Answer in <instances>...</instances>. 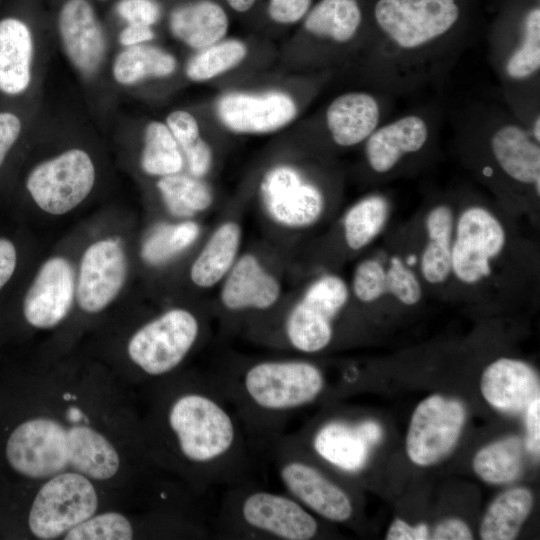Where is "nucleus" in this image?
<instances>
[{
  "instance_id": "nucleus-1",
  "label": "nucleus",
  "mask_w": 540,
  "mask_h": 540,
  "mask_svg": "<svg viewBox=\"0 0 540 540\" xmlns=\"http://www.w3.org/2000/svg\"><path fill=\"white\" fill-rule=\"evenodd\" d=\"M131 387L104 363L50 360L0 374V485L74 471L141 504L161 477Z\"/></svg>"
},
{
  "instance_id": "nucleus-2",
  "label": "nucleus",
  "mask_w": 540,
  "mask_h": 540,
  "mask_svg": "<svg viewBox=\"0 0 540 540\" xmlns=\"http://www.w3.org/2000/svg\"><path fill=\"white\" fill-rule=\"evenodd\" d=\"M145 387L141 440L154 470L195 496L245 480L249 440L212 376L181 370Z\"/></svg>"
},
{
  "instance_id": "nucleus-3",
  "label": "nucleus",
  "mask_w": 540,
  "mask_h": 540,
  "mask_svg": "<svg viewBox=\"0 0 540 540\" xmlns=\"http://www.w3.org/2000/svg\"><path fill=\"white\" fill-rule=\"evenodd\" d=\"M484 0H370L357 52L371 90L393 97L439 87L483 26Z\"/></svg>"
},
{
  "instance_id": "nucleus-4",
  "label": "nucleus",
  "mask_w": 540,
  "mask_h": 540,
  "mask_svg": "<svg viewBox=\"0 0 540 540\" xmlns=\"http://www.w3.org/2000/svg\"><path fill=\"white\" fill-rule=\"evenodd\" d=\"M235 410L251 442L269 448L296 412L326 388L317 363L298 357L241 360L212 376Z\"/></svg>"
},
{
  "instance_id": "nucleus-5",
  "label": "nucleus",
  "mask_w": 540,
  "mask_h": 540,
  "mask_svg": "<svg viewBox=\"0 0 540 540\" xmlns=\"http://www.w3.org/2000/svg\"><path fill=\"white\" fill-rule=\"evenodd\" d=\"M133 506L123 494L74 471L25 485H0V539L62 540L98 512Z\"/></svg>"
},
{
  "instance_id": "nucleus-6",
  "label": "nucleus",
  "mask_w": 540,
  "mask_h": 540,
  "mask_svg": "<svg viewBox=\"0 0 540 540\" xmlns=\"http://www.w3.org/2000/svg\"><path fill=\"white\" fill-rule=\"evenodd\" d=\"M453 120L465 163L501 193L540 196V142L503 104L475 101Z\"/></svg>"
},
{
  "instance_id": "nucleus-7",
  "label": "nucleus",
  "mask_w": 540,
  "mask_h": 540,
  "mask_svg": "<svg viewBox=\"0 0 540 540\" xmlns=\"http://www.w3.org/2000/svg\"><path fill=\"white\" fill-rule=\"evenodd\" d=\"M486 39L503 104L540 142V0H500Z\"/></svg>"
},
{
  "instance_id": "nucleus-8",
  "label": "nucleus",
  "mask_w": 540,
  "mask_h": 540,
  "mask_svg": "<svg viewBox=\"0 0 540 540\" xmlns=\"http://www.w3.org/2000/svg\"><path fill=\"white\" fill-rule=\"evenodd\" d=\"M206 328L197 311L183 306L167 308L129 331L120 357L107 367L131 388L148 386L183 370Z\"/></svg>"
},
{
  "instance_id": "nucleus-9",
  "label": "nucleus",
  "mask_w": 540,
  "mask_h": 540,
  "mask_svg": "<svg viewBox=\"0 0 540 540\" xmlns=\"http://www.w3.org/2000/svg\"><path fill=\"white\" fill-rule=\"evenodd\" d=\"M214 522L224 539L312 540L320 536L319 519L292 496L246 483L228 485Z\"/></svg>"
},
{
  "instance_id": "nucleus-10",
  "label": "nucleus",
  "mask_w": 540,
  "mask_h": 540,
  "mask_svg": "<svg viewBox=\"0 0 540 540\" xmlns=\"http://www.w3.org/2000/svg\"><path fill=\"white\" fill-rule=\"evenodd\" d=\"M350 297V287L338 274L315 277L278 320L255 329L254 336L304 355L320 353L332 344L335 324Z\"/></svg>"
},
{
  "instance_id": "nucleus-11",
  "label": "nucleus",
  "mask_w": 540,
  "mask_h": 540,
  "mask_svg": "<svg viewBox=\"0 0 540 540\" xmlns=\"http://www.w3.org/2000/svg\"><path fill=\"white\" fill-rule=\"evenodd\" d=\"M210 535L193 502H167L98 512L62 540L203 539Z\"/></svg>"
},
{
  "instance_id": "nucleus-12",
  "label": "nucleus",
  "mask_w": 540,
  "mask_h": 540,
  "mask_svg": "<svg viewBox=\"0 0 540 540\" xmlns=\"http://www.w3.org/2000/svg\"><path fill=\"white\" fill-rule=\"evenodd\" d=\"M48 37L29 17L9 12L0 17V104L36 106L51 57Z\"/></svg>"
},
{
  "instance_id": "nucleus-13",
  "label": "nucleus",
  "mask_w": 540,
  "mask_h": 540,
  "mask_svg": "<svg viewBox=\"0 0 540 540\" xmlns=\"http://www.w3.org/2000/svg\"><path fill=\"white\" fill-rule=\"evenodd\" d=\"M269 450L287 494L325 521L343 524L353 520L356 507L352 495L291 435L280 436Z\"/></svg>"
},
{
  "instance_id": "nucleus-14",
  "label": "nucleus",
  "mask_w": 540,
  "mask_h": 540,
  "mask_svg": "<svg viewBox=\"0 0 540 540\" xmlns=\"http://www.w3.org/2000/svg\"><path fill=\"white\" fill-rule=\"evenodd\" d=\"M441 120L438 103L417 106L385 120L362 144L368 171L384 179L424 159L436 146Z\"/></svg>"
},
{
  "instance_id": "nucleus-15",
  "label": "nucleus",
  "mask_w": 540,
  "mask_h": 540,
  "mask_svg": "<svg viewBox=\"0 0 540 540\" xmlns=\"http://www.w3.org/2000/svg\"><path fill=\"white\" fill-rule=\"evenodd\" d=\"M97 177L93 154L75 144L34 163L26 172L23 185L39 209L51 215H63L91 195Z\"/></svg>"
},
{
  "instance_id": "nucleus-16",
  "label": "nucleus",
  "mask_w": 540,
  "mask_h": 540,
  "mask_svg": "<svg viewBox=\"0 0 540 540\" xmlns=\"http://www.w3.org/2000/svg\"><path fill=\"white\" fill-rule=\"evenodd\" d=\"M258 192L263 213L282 229L310 228L326 209V195L321 185L290 164L268 169Z\"/></svg>"
},
{
  "instance_id": "nucleus-17",
  "label": "nucleus",
  "mask_w": 540,
  "mask_h": 540,
  "mask_svg": "<svg viewBox=\"0 0 540 540\" xmlns=\"http://www.w3.org/2000/svg\"><path fill=\"white\" fill-rule=\"evenodd\" d=\"M506 240L503 224L490 209L466 206L455 219L451 275L470 286L489 278Z\"/></svg>"
},
{
  "instance_id": "nucleus-18",
  "label": "nucleus",
  "mask_w": 540,
  "mask_h": 540,
  "mask_svg": "<svg viewBox=\"0 0 540 540\" xmlns=\"http://www.w3.org/2000/svg\"><path fill=\"white\" fill-rule=\"evenodd\" d=\"M466 419L463 404L439 394L423 399L414 409L406 436V453L417 466L445 458L456 446Z\"/></svg>"
},
{
  "instance_id": "nucleus-19",
  "label": "nucleus",
  "mask_w": 540,
  "mask_h": 540,
  "mask_svg": "<svg viewBox=\"0 0 540 540\" xmlns=\"http://www.w3.org/2000/svg\"><path fill=\"white\" fill-rule=\"evenodd\" d=\"M76 295V278L71 263L53 256L39 267L21 304V318L27 328L51 331L69 319Z\"/></svg>"
},
{
  "instance_id": "nucleus-20",
  "label": "nucleus",
  "mask_w": 540,
  "mask_h": 540,
  "mask_svg": "<svg viewBox=\"0 0 540 540\" xmlns=\"http://www.w3.org/2000/svg\"><path fill=\"white\" fill-rule=\"evenodd\" d=\"M127 277V258L114 239H100L83 252L76 278L75 300L82 314H102L118 297Z\"/></svg>"
},
{
  "instance_id": "nucleus-21",
  "label": "nucleus",
  "mask_w": 540,
  "mask_h": 540,
  "mask_svg": "<svg viewBox=\"0 0 540 540\" xmlns=\"http://www.w3.org/2000/svg\"><path fill=\"white\" fill-rule=\"evenodd\" d=\"M393 96L375 90H355L336 96L325 108L322 126L326 139L338 149L362 145L389 118Z\"/></svg>"
},
{
  "instance_id": "nucleus-22",
  "label": "nucleus",
  "mask_w": 540,
  "mask_h": 540,
  "mask_svg": "<svg viewBox=\"0 0 540 540\" xmlns=\"http://www.w3.org/2000/svg\"><path fill=\"white\" fill-rule=\"evenodd\" d=\"M219 303L225 315L236 319L259 316L273 310L282 285L254 253H242L221 281Z\"/></svg>"
},
{
  "instance_id": "nucleus-23",
  "label": "nucleus",
  "mask_w": 540,
  "mask_h": 540,
  "mask_svg": "<svg viewBox=\"0 0 540 540\" xmlns=\"http://www.w3.org/2000/svg\"><path fill=\"white\" fill-rule=\"evenodd\" d=\"M215 111L229 131L259 135L278 131L291 123L297 116L298 105L283 91L231 92L217 100Z\"/></svg>"
},
{
  "instance_id": "nucleus-24",
  "label": "nucleus",
  "mask_w": 540,
  "mask_h": 540,
  "mask_svg": "<svg viewBox=\"0 0 540 540\" xmlns=\"http://www.w3.org/2000/svg\"><path fill=\"white\" fill-rule=\"evenodd\" d=\"M370 0H319L304 17L306 34L324 49L328 56L344 51L357 52L369 19Z\"/></svg>"
},
{
  "instance_id": "nucleus-25",
  "label": "nucleus",
  "mask_w": 540,
  "mask_h": 540,
  "mask_svg": "<svg viewBox=\"0 0 540 540\" xmlns=\"http://www.w3.org/2000/svg\"><path fill=\"white\" fill-rule=\"evenodd\" d=\"M480 389L494 409L515 414L525 411L540 396L539 376L528 363L514 358H499L483 371Z\"/></svg>"
},
{
  "instance_id": "nucleus-26",
  "label": "nucleus",
  "mask_w": 540,
  "mask_h": 540,
  "mask_svg": "<svg viewBox=\"0 0 540 540\" xmlns=\"http://www.w3.org/2000/svg\"><path fill=\"white\" fill-rule=\"evenodd\" d=\"M178 70V59L170 51L153 43L113 52L108 77L116 95L135 92L148 82L171 78Z\"/></svg>"
},
{
  "instance_id": "nucleus-27",
  "label": "nucleus",
  "mask_w": 540,
  "mask_h": 540,
  "mask_svg": "<svg viewBox=\"0 0 540 540\" xmlns=\"http://www.w3.org/2000/svg\"><path fill=\"white\" fill-rule=\"evenodd\" d=\"M241 243L242 228L237 221L217 225L190 266L191 282L201 289L219 285L241 254Z\"/></svg>"
},
{
  "instance_id": "nucleus-28",
  "label": "nucleus",
  "mask_w": 540,
  "mask_h": 540,
  "mask_svg": "<svg viewBox=\"0 0 540 540\" xmlns=\"http://www.w3.org/2000/svg\"><path fill=\"white\" fill-rule=\"evenodd\" d=\"M168 26L176 40L198 51L225 37L229 19L216 2L198 0L174 8L169 15Z\"/></svg>"
},
{
  "instance_id": "nucleus-29",
  "label": "nucleus",
  "mask_w": 540,
  "mask_h": 540,
  "mask_svg": "<svg viewBox=\"0 0 540 540\" xmlns=\"http://www.w3.org/2000/svg\"><path fill=\"white\" fill-rule=\"evenodd\" d=\"M456 216L448 203L431 207L425 218L427 240L420 256V272L430 285H441L451 275Z\"/></svg>"
},
{
  "instance_id": "nucleus-30",
  "label": "nucleus",
  "mask_w": 540,
  "mask_h": 540,
  "mask_svg": "<svg viewBox=\"0 0 540 540\" xmlns=\"http://www.w3.org/2000/svg\"><path fill=\"white\" fill-rule=\"evenodd\" d=\"M534 497L525 487L501 493L484 514L479 534L483 540H512L519 534L532 510Z\"/></svg>"
},
{
  "instance_id": "nucleus-31",
  "label": "nucleus",
  "mask_w": 540,
  "mask_h": 540,
  "mask_svg": "<svg viewBox=\"0 0 540 540\" xmlns=\"http://www.w3.org/2000/svg\"><path fill=\"white\" fill-rule=\"evenodd\" d=\"M139 167L145 175L157 179L183 172V153L164 121L152 119L143 125Z\"/></svg>"
},
{
  "instance_id": "nucleus-32",
  "label": "nucleus",
  "mask_w": 540,
  "mask_h": 540,
  "mask_svg": "<svg viewBox=\"0 0 540 540\" xmlns=\"http://www.w3.org/2000/svg\"><path fill=\"white\" fill-rule=\"evenodd\" d=\"M389 212L390 203L383 194L372 193L357 200L342 219L346 246L352 251L367 247L383 230Z\"/></svg>"
},
{
  "instance_id": "nucleus-33",
  "label": "nucleus",
  "mask_w": 540,
  "mask_h": 540,
  "mask_svg": "<svg viewBox=\"0 0 540 540\" xmlns=\"http://www.w3.org/2000/svg\"><path fill=\"white\" fill-rule=\"evenodd\" d=\"M156 188L167 210L175 217L190 219L207 211L214 202L210 186L203 180L187 173L161 177Z\"/></svg>"
},
{
  "instance_id": "nucleus-34",
  "label": "nucleus",
  "mask_w": 540,
  "mask_h": 540,
  "mask_svg": "<svg viewBox=\"0 0 540 540\" xmlns=\"http://www.w3.org/2000/svg\"><path fill=\"white\" fill-rule=\"evenodd\" d=\"M524 442L509 436L481 448L472 467L479 478L489 484H506L517 479L523 469Z\"/></svg>"
},
{
  "instance_id": "nucleus-35",
  "label": "nucleus",
  "mask_w": 540,
  "mask_h": 540,
  "mask_svg": "<svg viewBox=\"0 0 540 540\" xmlns=\"http://www.w3.org/2000/svg\"><path fill=\"white\" fill-rule=\"evenodd\" d=\"M166 125L177 141L189 174L204 178L213 166V151L203 138L196 117L185 109H174L165 118Z\"/></svg>"
},
{
  "instance_id": "nucleus-36",
  "label": "nucleus",
  "mask_w": 540,
  "mask_h": 540,
  "mask_svg": "<svg viewBox=\"0 0 540 540\" xmlns=\"http://www.w3.org/2000/svg\"><path fill=\"white\" fill-rule=\"evenodd\" d=\"M200 234V224L191 219L158 224L145 238L141 256L150 265H163L190 248Z\"/></svg>"
},
{
  "instance_id": "nucleus-37",
  "label": "nucleus",
  "mask_w": 540,
  "mask_h": 540,
  "mask_svg": "<svg viewBox=\"0 0 540 540\" xmlns=\"http://www.w3.org/2000/svg\"><path fill=\"white\" fill-rule=\"evenodd\" d=\"M248 49L238 39L220 40L196 51L186 62L184 74L192 82L209 81L239 65Z\"/></svg>"
},
{
  "instance_id": "nucleus-38",
  "label": "nucleus",
  "mask_w": 540,
  "mask_h": 540,
  "mask_svg": "<svg viewBox=\"0 0 540 540\" xmlns=\"http://www.w3.org/2000/svg\"><path fill=\"white\" fill-rule=\"evenodd\" d=\"M43 109V103L36 106L0 104V174L13 155L34 136Z\"/></svg>"
},
{
  "instance_id": "nucleus-39",
  "label": "nucleus",
  "mask_w": 540,
  "mask_h": 540,
  "mask_svg": "<svg viewBox=\"0 0 540 540\" xmlns=\"http://www.w3.org/2000/svg\"><path fill=\"white\" fill-rule=\"evenodd\" d=\"M350 289L362 303L378 301L387 294L386 265L377 258L360 261L353 271Z\"/></svg>"
},
{
  "instance_id": "nucleus-40",
  "label": "nucleus",
  "mask_w": 540,
  "mask_h": 540,
  "mask_svg": "<svg viewBox=\"0 0 540 540\" xmlns=\"http://www.w3.org/2000/svg\"><path fill=\"white\" fill-rule=\"evenodd\" d=\"M387 294L406 306L416 305L422 298L421 283L414 271L398 256L386 265Z\"/></svg>"
},
{
  "instance_id": "nucleus-41",
  "label": "nucleus",
  "mask_w": 540,
  "mask_h": 540,
  "mask_svg": "<svg viewBox=\"0 0 540 540\" xmlns=\"http://www.w3.org/2000/svg\"><path fill=\"white\" fill-rule=\"evenodd\" d=\"M115 13L124 24L153 27L161 18V6L156 0H119Z\"/></svg>"
},
{
  "instance_id": "nucleus-42",
  "label": "nucleus",
  "mask_w": 540,
  "mask_h": 540,
  "mask_svg": "<svg viewBox=\"0 0 540 540\" xmlns=\"http://www.w3.org/2000/svg\"><path fill=\"white\" fill-rule=\"evenodd\" d=\"M312 0H269L268 15L278 24H293L305 17Z\"/></svg>"
},
{
  "instance_id": "nucleus-43",
  "label": "nucleus",
  "mask_w": 540,
  "mask_h": 540,
  "mask_svg": "<svg viewBox=\"0 0 540 540\" xmlns=\"http://www.w3.org/2000/svg\"><path fill=\"white\" fill-rule=\"evenodd\" d=\"M156 33L151 26L124 24L114 37L115 49L152 43Z\"/></svg>"
},
{
  "instance_id": "nucleus-44",
  "label": "nucleus",
  "mask_w": 540,
  "mask_h": 540,
  "mask_svg": "<svg viewBox=\"0 0 540 540\" xmlns=\"http://www.w3.org/2000/svg\"><path fill=\"white\" fill-rule=\"evenodd\" d=\"M526 448L539 455L540 444V396H537L525 409Z\"/></svg>"
},
{
  "instance_id": "nucleus-45",
  "label": "nucleus",
  "mask_w": 540,
  "mask_h": 540,
  "mask_svg": "<svg viewBox=\"0 0 540 540\" xmlns=\"http://www.w3.org/2000/svg\"><path fill=\"white\" fill-rule=\"evenodd\" d=\"M434 540H470L473 539L469 526L459 518H448L434 528Z\"/></svg>"
},
{
  "instance_id": "nucleus-46",
  "label": "nucleus",
  "mask_w": 540,
  "mask_h": 540,
  "mask_svg": "<svg viewBox=\"0 0 540 540\" xmlns=\"http://www.w3.org/2000/svg\"><path fill=\"white\" fill-rule=\"evenodd\" d=\"M18 264L15 244L6 237H0V291L11 280Z\"/></svg>"
},
{
  "instance_id": "nucleus-47",
  "label": "nucleus",
  "mask_w": 540,
  "mask_h": 540,
  "mask_svg": "<svg viewBox=\"0 0 540 540\" xmlns=\"http://www.w3.org/2000/svg\"><path fill=\"white\" fill-rule=\"evenodd\" d=\"M429 538L426 524L410 525L402 519H396L386 534L387 540H425Z\"/></svg>"
},
{
  "instance_id": "nucleus-48",
  "label": "nucleus",
  "mask_w": 540,
  "mask_h": 540,
  "mask_svg": "<svg viewBox=\"0 0 540 540\" xmlns=\"http://www.w3.org/2000/svg\"><path fill=\"white\" fill-rule=\"evenodd\" d=\"M237 12H246L252 8L256 0H226Z\"/></svg>"
},
{
  "instance_id": "nucleus-49",
  "label": "nucleus",
  "mask_w": 540,
  "mask_h": 540,
  "mask_svg": "<svg viewBox=\"0 0 540 540\" xmlns=\"http://www.w3.org/2000/svg\"><path fill=\"white\" fill-rule=\"evenodd\" d=\"M96 1H106V0H96Z\"/></svg>"
}]
</instances>
